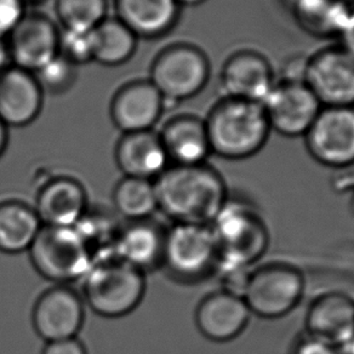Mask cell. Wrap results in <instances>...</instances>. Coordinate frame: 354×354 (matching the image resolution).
<instances>
[{"instance_id": "cell-21", "label": "cell", "mask_w": 354, "mask_h": 354, "mask_svg": "<svg viewBox=\"0 0 354 354\" xmlns=\"http://www.w3.org/2000/svg\"><path fill=\"white\" fill-rule=\"evenodd\" d=\"M159 136L172 165H199L212 154L205 122L196 115L170 119Z\"/></svg>"}, {"instance_id": "cell-22", "label": "cell", "mask_w": 354, "mask_h": 354, "mask_svg": "<svg viewBox=\"0 0 354 354\" xmlns=\"http://www.w3.org/2000/svg\"><path fill=\"white\" fill-rule=\"evenodd\" d=\"M306 333L341 347L354 335V300L330 292L313 301L306 315Z\"/></svg>"}, {"instance_id": "cell-2", "label": "cell", "mask_w": 354, "mask_h": 354, "mask_svg": "<svg viewBox=\"0 0 354 354\" xmlns=\"http://www.w3.org/2000/svg\"><path fill=\"white\" fill-rule=\"evenodd\" d=\"M204 122L212 153L227 160L254 157L272 131L262 104L245 100L222 97Z\"/></svg>"}, {"instance_id": "cell-33", "label": "cell", "mask_w": 354, "mask_h": 354, "mask_svg": "<svg viewBox=\"0 0 354 354\" xmlns=\"http://www.w3.org/2000/svg\"><path fill=\"white\" fill-rule=\"evenodd\" d=\"M41 354H88V351L78 337H71L45 342Z\"/></svg>"}, {"instance_id": "cell-20", "label": "cell", "mask_w": 354, "mask_h": 354, "mask_svg": "<svg viewBox=\"0 0 354 354\" xmlns=\"http://www.w3.org/2000/svg\"><path fill=\"white\" fill-rule=\"evenodd\" d=\"M114 157L119 170L127 177L154 181L169 167L160 136L153 130L124 133Z\"/></svg>"}, {"instance_id": "cell-15", "label": "cell", "mask_w": 354, "mask_h": 354, "mask_svg": "<svg viewBox=\"0 0 354 354\" xmlns=\"http://www.w3.org/2000/svg\"><path fill=\"white\" fill-rule=\"evenodd\" d=\"M251 315L241 295L221 289L205 296L198 304L194 320L205 339L223 344L236 339L245 331Z\"/></svg>"}, {"instance_id": "cell-26", "label": "cell", "mask_w": 354, "mask_h": 354, "mask_svg": "<svg viewBox=\"0 0 354 354\" xmlns=\"http://www.w3.org/2000/svg\"><path fill=\"white\" fill-rule=\"evenodd\" d=\"M114 209L127 222L152 218L158 212L157 192L154 181L124 176L113 189Z\"/></svg>"}, {"instance_id": "cell-6", "label": "cell", "mask_w": 354, "mask_h": 354, "mask_svg": "<svg viewBox=\"0 0 354 354\" xmlns=\"http://www.w3.org/2000/svg\"><path fill=\"white\" fill-rule=\"evenodd\" d=\"M305 288V277L295 266L271 262L251 270L241 297L251 315L279 319L299 306Z\"/></svg>"}, {"instance_id": "cell-30", "label": "cell", "mask_w": 354, "mask_h": 354, "mask_svg": "<svg viewBox=\"0 0 354 354\" xmlns=\"http://www.w3.org/2000/svg\"><path fill=\"white\" fill-rule=\"evenodd\" d=\"M59 55L74 66L94 61V30L59 32Z\"/></svg>"}, {"instance_id": "cell-36", "label": "cell", "mask_w": 354, "mask_h": 354, "mask_svg": "<svg viewBox=\"0 0 354 354\" xmlns=\"http://www.w3.org/2000/svg\"><path fill=\"white\" fill-rule=\"evenodd\" d=\"M9 141V133H8V127L0 120V157L6 152V146Z\"/></svg>"}, {"instance_id": "cell-29", "label": "cell", "mask_w": 354, "mask_h": 354, "mask_svg": "<svg viewBox=\"0 0 354 354\" xmlns=\"http://www.w3.org/2000/svg\"><path fill=\"white\" fill-rule=\"evenodd\" d=\"M75 67L77 66L59 55L35 75L43 91H48L50 94H62L72 88L75 82Z\"/></svg>"}, {"instance_id": "cell-32", "label": "cell", "mask_w": 354, "mask_h": 354, "mask_svg": "<svg viewBox=\"0 0 354 354\" xmlns=\"http://www.w3.org/2000/svg\"><path fill=\"white\" fill-rule=\"evenodd\" d=\"M290 354H342L339 346L315 335H301L292 344Z\"/></svg>"}, {"instance_id": "cell-34", "label": "cell", "mask_w": 354, "mask_h": 354, "mask_svg": "<svg viewBox=\"0 0 354 354\" xmlns=\"http://www.w3.org/2000/svg\"><path fill=\"white\" fill-rule=\"evenodd\" d=\"M339 40H341L339 45H342L344 49L347 50L349 54L354 57V19L342 33V35L339 37Z\"/></svg>"}, {"instance_id": "cell-19", "label": "cell", "mask_w": 354, "mask_h": 354, "mask_svg": "<svg viewBox=\"0 0 354 354\" xmlns=\"http://www.w3.org/2000/svg\"><path fill=\"white\" fill-rule=\"evenodd\" d=\"M165 232L152 218L127 222L119 232L114 255L145 274L157 270L162 267Z\"/></svg>"}, {"instance_id": "cell-24", "label": "cell", "mask_w": 354, "mask_h": 354, "mask_svg": "<svg viewBox=\"0 0 354 354\" xmlns=\"http://www.w3.org/2000/svg\"><path fill=\"white\" fill-rule=\"evenodd\" d=\"M291 15L308 35L341 37L354 19V0H294Z\"/></svg>"}, {"instance_id": "cell-37", "label": "cell", "mask_w": 354, "mask_h": 354, "mask_svg": "<svg viewBox=\"0 0 354 354\" xmlns=\"http://www.w3.org/2000/svg\"><path fill=\"white\" fill-rule=\"evenodd\" d=\"M339 349L342 354H354V335L346 344H342Z\"/></svg>"}, {"instance_id": "cell-8", "label": "cell", "mask_w": 354, "mask_h": 354, "mask_svg": "<svg viewBox=\"0 0 354 354\" xmlns=\"http://www.w3.org/2000/svg\"><path fill=\"white\" fill-rule=\"evenodd\" d=\"M210 79L207 55L191 44H175L153 61L151 82L167 101L181 102L197 96Z\"/></svg>"}, {"instance_id": "cell-13", "label": "cell", "mask_w": 354, "mask_h": 354, "mask_svg": "<svg viewBox=\"0 0 354 354\" xmlns=\"http://www.w3.org/2000/svg\"><path fill=\"white\" fill-rule=\"evenodd\" d=\"M8 39L11 64L30 73H37L59 56V30L40 14L24 16Z\"/></svg>"}, {"instance_id": "cell-1", "label": "cell", "mask_w": 354, "mask_h": 354, "mask_svg": "<svg viewBox=\"0 0 354 354\" xmlns=\"http://www.w3.org/2000/svg\"><path fill=\"white\" fill-rule=\"evenodd\" d=\"M154 186L158 210L174 223L210 225L230 198L221 174L207 162L169 165Z\"/></svg>"}, {"instance_id": "cell-39", "label": "cell", "mask_w": 354, "mask_h": 354, "mask_svg": "<svg viewBox=\"0 0 354 354\" xmlns=\"http://www.w3.org/2000/svg\"><path fill=\"white\" fill-rule=\"evenodd\" d=\"M294 0H284V3H286V6H290L291 3H292Z\"/></svg>"}, {"instance_id": "cell-31", "label": "cell", "mask_w": 354, "mask_h": 354, "mask_svg": "<svg viewBox=\"0 0 354 354\" xmlns=\"http://www.w3.org/2000/svg\"><path fill=\"white\" fill-rule=\"evenodd\" d=\"M24 0H0V39H6L25 16Z\"/></svg>"}, {"instance_id": "cell-28", "label": "cell", "mask_w": 354, "mask_h": 354, "mask_svg": "<svg viewBox=\"0 0 354 354\" xmlns=\"http://www.w3.org/2000/svg\"><path fill=\"white\" fill-rule=\"evenodd\" d=\"M107 0H56L64 30H94L107 19Z\"/></svg>"}, {"instance_id": "cell-4", "label": "cell", "mask_w": 354, "mask_h": 354, "mask_svg": "<svg viewBox=\"0 0 354 354\" xmlns=\"http://www.w3.org/2000/svg\"><path fill=\"white\" fill-rule=\"evenodd\" d=\"M216 238L218 268L252 270L268 246V231L259 212L248 203L228 201L210 223ZM216 273V272H215Z\"/></svg>"}, {"instance_id": "cell-18", "label": "cell", "mask_w": 354, "mask_h": 354, "mask_svg": "<svg viewBox=\"0 0 354 354\" xmlns=\"http://www.w3.org/2000/svg\"><path fill=\"white\" fill-rule=\"evenodd\" d=\"M35 209L43 226L74 227L88 212V194L78 180L55 177L40 188Z\"/></svg>"}, {"instance_id": "cell-25", "label": "cell", "mask_w": 354, "mask_h": 354, "mask_svg": "<svg viewBox=\"0 0 354 354\" xmlns=\"http://www.w3.org/2000/svg\"><path fill=\"white\" fill-rule=\"evenodd\" d=\"M41 227L35 207L19 201L0 203V252L15 255L30 250Z\"/></svg>"}, {"instance_id": "cell-5", "label": "cell", "mask_w": 354, "mask_h": 354, "mask_svg": "<svg viewBox=\"0 0 354 354\" xmlns=\"http://www.w3.org/2000/svg\"><path fill=\"white\" fill-rule=\"evenodd\" d=\"M220 251L210 225L174 223L165 232L162 267L175 281L192 284L216 272Z\"/></svg>"}, {"instance_id": "cell-3", "label": "cell", "mask_w": 354, "mask_h": 354, "mask_svg": "<svg viewBox=\"0 0 354 354\" xmlns=\"http://www.w3.org/2000/svg\"><path fill=\"white\" fill-rule=\"evenodd\" d=\"M82 281L84 304L109 319L130 315L146 294V274L115 255L94 262Z\"/></svg>"}, {"instance_id": "cell-38", "label": "cell", "mask_w": 354, "mask_h": 354, "mask_svg": "<svg viewBox=\"0 0 354 354\" xmlns=\"http://www.w3.org/2000/svg\"><path fill=\"white\" fill-rule=\"evenodd\" d=\"M207 0H177L180 6H197L205 3Z\"/></svg>"}, {"instance_id": "cell-9", "label": "cell", "mask_w": 354, "mask_h": 354, "mask_svg": "<svg viewBox=\"0 0 354 354\" xmlns=\"http://www.w3.org/2000/svg\"><path fill=\"white\" fill-rule=\"evenodd\" d=\"M262 106L272 131L286 138H304L323 109L302 74L276 80Z\"/></svg>"}, {"instance_id": "cell-23", "label": "cell", "mask_w": 354, "mask_h": 354, "mask_svg": "<svg viewBox=\"0 0 354 354\" xmlns=\"http://www.w3.org/2000/svg\"><path fill=\"white\" fill-rule=\"evenodd\" d=\"M117 19L136 37L158 38L176 26L180 16L177 0H114Z\"/></svg>"}, {"instance_id": "cell-27", "label": "cell", "mask_w": 354, "mask_h": 354, "mask_svg": "<svg viewBox=\"0 0 354 354\" xmlns=\"http://www.w3.org/2000/svg\"><path fill=\"white\" fill-rule=\"evenodd\" d=\"M138 37L118 19H106L94 30V61L104 66H119L133 57Z\"/></svg>"}, {"instance_id": "cell-16", "label": "cell", "mask_w": 354, "mask_h": 354, "mask_svg": "<svg viewBox=\"0 0 354 354\" xmlns=\"http://www.w3.org/2000/svg\"><path fill=\"white\" fill-rule=\"evenodd\" d=\"M165 100L151 80L124 85L111 102V118L123 133L153 130L162 117Z\"/></svg>"}, {"instance_id": "cell-11", "label": "cell", "mask_w": 354, "mask_h": 354, "mask_svg": "<svg viewBox=\"0 0 354 354\" xmlns=\"http://www.w3.org/2000/svg\"><path fill=\"white\" fill-rule=\"evenodd\" d=\"M307 152L331 169L354 165V106L323 107L306 133Z\"/></svg>"}, {"instance_id": "cell-40", "label": "cell", "mask_w": 354, "mask_h": 354, "mask_svg": "<svg viewBox=\"0 0 354 354\" xmlns=\"http://www.w3.org/2000/svg\"><path fill=\"white\" fill-rule=\"evenodd\" d=\"M24 1H25V3H26V1H27V0H24Z\"/></svg>"}, {"instance_id": "cell-10", "label": "cell", "mask_w": 354, "mask_h": 354, "mask_svg": "<svg viewBox=\"0 0 354 354\" xmlns=\"http://www.w3.org/2000/svg\"><path fill=\"white\" fill-rule=\"evenodd\" d=\"M302 79L322 107L354 106V57L342 45L323 48L306 59Z\"/></svg>"}, {"instance_id": "cell-17", "label": "cell", "mask_w": 354, "mask_h": 354, "mask_svg": "<svg viewBox=\"0 0 354 354\" xmlns=\"http://www.w3.org/2000/svg\"><path fill=\"white\" fill-rule=\"evenodd\" d=\"M44 91L35 75L10 64L0 73V120L21 128L33 123L43 109Z\"/></svg>"}, {"instance_id": "cell-7", "label": "cell", "mask_w": 354, "mask_h": 354, "mask_svg": "<svg viewBox=\"0 0 354 354\" xmlns=\"http://www.w3.org/2000/svg\"><path fill=\"white\" fill-rule=\"evenodd\" d=\"M28 254L35 271L56 286L82 281L94 262L74 227H41Z\"/></svg>"}, {"instance_id": "cell-35", "label": "cell", "mask_w": 354, "mask_h": 354, "mask_svg": "<svg viewBox=\"0 0 354 354\" xmlns=\"http://www.w3.org/2000/svg\"><path fill=\"white\" fill-rule=\"evenodd\" d=\"M9 61H10V56H9L8 45L4 39H0V73L9 67Z\"/></svg>"}, {"instance_id": "cell-14", "label": "cell", "mask_w": 354, "mask_h": 354, "mask_svg": "<svg viewBox=\"0 0 354 354\" xmlns=\"http://www.w3.org/2000/svg\"><path fill=\"white\" fill-rule=\"evenodd\" d=\"M270 61L254 50H239L225 61L220 73L223 97L262 104L276 83Z\"/></svg>"}, {"instance_id": "cell-12", "label": "cell", "mask_w": 354, "mask_h": 354, "mask_svg": "<svg viewBox=\"0 0 354 354\" xmlns=\"http://www.w3.org/2000/svg\"><path fill=\"white\" fill-rule=\"evenodd\" d=\"M85 319V304L77 291L55 286L35 301L32 324L45 342L77 337Z\"/></svg>"}]
</instances>
